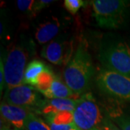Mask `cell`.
Returning <instances> with one entry per match:
<instances>
[{
	"label": "cell",
	"mask_w": 130,
	"mask_h": 130,
	"mask_svg": "<svg viewBox=\"0 0 130 130\" xmlns=\"http://www.w3.org/2000/svg\"><path fill=\"white\" fill-rule=\"evenodd\" d=\"M98 59L105 70L130 77V47L119 36L107 34L103 37Z\"/></svg>",
	"instance_id": "2"
},
{
	"label": "cell",
	"mask_w": 130,
	"mask_h": 130,
	"mask_svg": "<svg viewBox=\"0 0 130 130\" xmlns=\"http://www.w3.org/2000/svg\"><path fill=\"white\" fill-rule=\"evenodd\" d=\"M51 130H79V128L76 126L74 122L70 124H48Z\"/></svg>",
	"instance_id": "22"
},
{
	"label": "cell",
	"mask_w": 130,
	"mask_h": 130,
	"mask_svg": "<svg viewBox=\"0 0 130 130\" xmlns=\"http://www.w3.org/2000/svg\"><path fill=\"white\" fill-rule=\"evenodd\" d=\"M61 23L56 17L51 16L38 25L35 31V38L39 44L51 42L59 33Z\"/></svg>",
	"instance_id": "10"
},
{
	"label": "cell",
	"mask_w": 130,
	"mask_h": 130,
	"mask_svg": "<svg viewBox=\"0 0 130 130\" xmlns=\"http://www.w3.org/2000/svg\"><path fill=\"white\" fill-rule=\"evenodd\" d=\"M94 130H98V129H94Z\"/></svg>",
	"instance_id": "25"
},
{
	"label": "cell",
	"mask_w": 130,
	"mask_h": 130,
	"mask_svg": "<svg viewBox=\"0 0 130 130\" xmlns=\"http://www.w3.org/2000/svg\"><path fill=\"white\" fill-rule=\"evenodd\" d=\"M94 72L88 42L83 39L79 42L74 56L67 65L64 72L65 83L74 93L79 95L88 88Z\"/></svg>",
	"instance_id": "1"
},
{
	"label": "cell",
	"mask_w": 130,
	"mask_h": 130,
	"mask_svg": "<svg viewBox=\"0 0 130 130\" xmlns=\"http://www.w3.org/2000/svg\"><path fill=\"white\" fill-rule=\"evenodd\" d=\"M108 116L121 130H130V116L124 114L119 108L111 110Z\"/></svg>",
	"instance_id": "15"
},
{
	"label": "cell",
	"mask_w": 130,
	"mask_h": 130,
	"mask_svg": "<svg viewBox=\"0 0 130 130\" xmlns=\"http://www.w3.org/2000/svg\"><path fill=\"white\" fill-rule=\"evenodd\" d=\"M46 65L41 61L32 60L27 66L24 74L23 84L36 86L40 74L46 68Z\"/></svg>",
	"instance_id": "13"
},
{
	"label": "cell",
	"mask_w": 130,
	"mask_h": 130,
	"mask_svg": "<svg viewBox=\"0 0 130 130\" xmlns=\"http://www.w3.org/2000/svg\"><path fill=\"white\" fill-rule=\"evenodd\" d=\"M98 130H121L110 119L108 116H104L101 124L98 126Z\"/></svg>",
	"instance_id": "20"
},
{
	"label": "cell",
	"mask_w": 130,
	"mask_h": 130,
	"mask_svg": "<svg viewBox=\"0 0 130 130\" xmlns=\"http://www.w3.org/2000/svg\"><path fill=\"white\" fill-rule=\"evenodd\" d=\"M1 117L18 129H25L28 117L32 111L23 107L10 105L2 101L0 106Z\"/></svg>",
	"instance_id": "9"
},
{
	"label": "cell",
	"mask_w": 130,
	"mask_h": 130,
	"mask_svg": "<svg viewBox=\"0 0 130 130\" xmlns=\"http://www.w3.org/2000/svg\"><path fill=\"white\" fill-rule=\"evenodd\" d=\"M37 89L32 85L22 84L11 88H7L3 101L10 105L23 107L33 111H41L44 103Z\"/></svg>",
	"instance_id": "7"
},
{
	"label": "cell",
	"mask_w": 130,
	"mask_h": 130,
	"mask_svg": "<svg viewBox=\"0 0 130 130\" xmlns=\"http://www.w3.org/2000/svg\"><path fill=\"white\" fill-rule=\"evenodd\" d=\"M73 41L65 38H59L51 41L42 48V57L56 65H67L72 59Z\"/></svg>",
	"instance_id": "8"
},
{
	"label": "cell",
	"mask_w": 130,
	"mask_h": 130,
	"mask_svg": "<svg viewBox=\"0 0 130 130\" xmlns=\"http://www.w3.org/2000/svg\"><path fill=\"white\" fill-rule=\"evenodd\" d=\"M77 95L78 94L74 93L67 85L56 77L51 88L44 94V96L48 99L73 98Z\"/></svg>",
	"instance_id": "12"
},
{
	"label": "cell",
	"mask_w": 130,
	"mask_h": 130,
	"mask_svg": "<svg viewBox=\"0 0 130 130\" xmlns=\"http://www.w3.org/2000/svg\"><path fill=\"white\" fill-rule=\"evenodd\" d=\"M98 86L112 97L130 101V77L109 70H102L96 78Z\"/></svg>",
	"instance_id": "6"
},
{
	"label": "cell",
	"mask_w": 130,
	"mask_h": 130,
	"mask_svg": "<svg viewBox=\"0 0 130 130\" xmlns=\"http://www.w3.org/2000/svg\"><path fill=\"white\" fill-rule=\"evenodd\" d=\"M85 4L83 0H65L64 3L65 8L72 14H76Z\"/></svg>",
	"instance_id": "18"
},
{
	"label": "cell",
	"mask_w": 130,
	"mask_h": 130,
	"mask_svg": "<svg viewBox=\"0 0 130 130\" xmlns=\"http://www.w3.org/2000/svg\"><path fill=\"white\" fill-rule=\"evenodd\" d=\"M1 120H2V121H4V123H5L4 125L3 124H1V130H16L13 129H9V126H8V124H9L7 121H5V119H3L2 118L1 119Z\"/></svg>",
	"instance_id": "24"
},
{
	"label": "cell",
	"mask_w": 130,
	"mask_h": 130,
	"mask_svg": "<svg viewBox=\"0 0 130 130\" xmlns=\"http://www.w3.org/2000/svg\"><path fill=\"white\" fill-rule=\"evenodd\" d=\"M73 115L74 124L81 130L95 129L104 119L90 93H86L77 99Z\"/></svg>",
	"instance_id": "5"
},
{
	"label": "cell",
	"mask_w": 130,
	"mask_h": 130,
	"mask_svg": "<svg viewBox=\"0 0 130 130\" xmlns=\"http://www.w3.org/2000/svg\"><path fill=\"white\" fill-rule=\"evenodd\" d=\"M25 129L26 130H51L49 125L38 118L33 113H30L28 117Z\"/></svg>",
	"instance_id": "17"
},
{
	"label": "cell",
	"mask_w": 130,
	"mask_h": 130,
	"mask_svg": "<svg viewBox=\"0 0 130 130\" xmlns=\"http://www.w3.org/2000/svg\"><path fill=\"white\" fill-rule=\"evenodd\" d=\"M35 4V1L31 0H18L17 1V5L18 9L30 15H35L33 12V6Z\"/></svg>",
	"instance_id": "19"
},
{
	"label": "cell",
	"mask_w": 130,
	"mask_h": 130,
	"mask_svg": "<svg viewBox=\"0 0 130 130\" xmlns=\"http://www.w3.org/2000/svg\"><path fill=\"white\" fill-rule=\"evenodd\" d=\"M79 130H81V129H79Z\"/></svg>",
	"instance_id": "26"
},
{
	"label": "cell",
	"mask_w": 130,
	"mask_h": 130,
	"mask_svg": "<svg viewBox=\"0 0 130 130\" xmlns=\"http://www.w3.org/2000/svg\"><path fill=\"white\" fill-rule=\"evenodd\" d=\"M98 25L106 29L123 28L130 17V1L95 0L92 2Z\"/></svg>",
	"instance_id": "3"
},
{
	"label": "cell",
	"mask_w": 130,
	"mask_h": 130,
	"mask_svg": "<svg viewBox=\"0 0 130 130\" xmlns=\"http://www.w3.org/2000/svg\"><path fill=\"white\" fill-rule=\"evenodd\" d=\"M55 77L56 76L54 74L51 69L47 66L46 68L38 76L36 88L37 89L38 91L44 95V94L50 89Z\"/></svg>",
	"instance_id": "14"
},
{
	"label": "cell",
	"mask_w": 130,
	"mask_h": 130,
	"mask_svg": "<svg viewBox=\"0 0 130 130\" xmlns=\"http://www.w3.org/2000/svg\"><path fill=\"white\" fill-rule=\"evenodd\" d=\"M77 100L74 98H54L44 101L41 109L43 114L48 116L61 111H74Z\"/></svg>",
	"instance_id": "11"
},
{
	"label": "cell",
	"mask_w": 130,
	"mask_h": 130,
	"mask_svg": "<svg viewBox=\"0 0 130 130\" xmlns=\"http://www.w3.org/2000/svg\"><path fill=\"white\" fill-rule=\"evenodd\" d=\"M47 124H70L74 122V115L72 111H61L57 113L46 116Z\"/></svg>",
	"instance_id": "16"
},
{
	"label": "cell",
	"mask_w": 130,
	"mask_h": 130,
	"mask_svg": "<svg viewBox=\"0 0 130 130\" xmlns=\"http://www.w3.org/2000/svg\"><path fill=\"white\" fill-rule=\"evenodd\" d=\"M31 48L24 43L16 44L9 48L4 59L5 85L7 88L23 84L24 74Z\"/></svg>",
	"instance_id": "4"
},
{
	"label": "cell",
	"mask_w": 130,
	"mask_h": 130,
	"mask_svg": "<svg viewBox=\"0 0 130 130\" xmlns=\"http://www.w3.org/2000/svg\"><path fill=\"white\" fill-rule=\"evenodd\" d=\"M54 2V1H53V0H38V1H35V4H34V6H33L34 14H36L39 11L44 9L45 7L49 6Z\"/></svg>",
	"instance_id": "21"
},
{
	"label": "cell",
	"mask_w": 130,
	"mask_h": 130,
	"mask_svg": "<svg viewBox=\"0 0 130 130\" xmlns=\"http://www.w3.org/2000/svg\"><path fill=\"white\" fill-rule=\"evenodd\" d=\"M5 70H4V60H2V56H1L0 60V93L2 95V90L5 88Z\"/></svg>",
	"instance_id": "23"
}]
</instances>
